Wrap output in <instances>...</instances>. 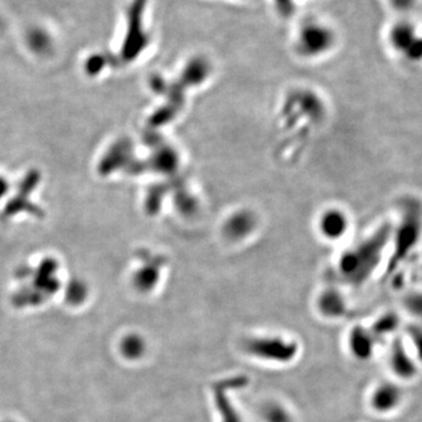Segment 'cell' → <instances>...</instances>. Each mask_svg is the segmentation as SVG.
I'll use <instances>...</instances> for the list:
<instances>
[{
	"instance_id": "6da1fadb",
	"label": "cell",
	"mask_w": 422,
	"mask_h": 422,
	"mask_svg": "<svg viewBox=\"0 0 422 422\" xmlns=\"http://www.w3.org/2000/svg\"><path fill=\"white\" fill-rule=\"evenodd\" d=\"M386 43L402 60L422 63V31L411 18H398L386 32Z\"/></svg>"
},
{
	"instance_id": "7a4b0ae2",
	"label": "cell",
	"mask_w": 422,
	"mask_h": 422,
	"mask_svg": "<svg viewBox=\"0 0 422 422\" xmlns=\"http://www.w3.org/2000/svg\"><path fill=\"white\" fill-rule=\"evenodd\" d=\"M335 31L322 21H310L303 26L299 34V47L310 55L326 53L335 46Z\"/></svg>"
},
{
	"instance_id": "3957f363",
	"label": "cell",
	"mask_w": 422,
	"mask_h": 422,
	"mask_svg": "<svg viewBox=\"0 0 422 422\" xmlns=\"http://www.w3.org/2000/svg\"><path fill=\"white\" fill-rule=\"evenodd\" d=\"M402 401L404 392L401 387L391 382H380L375 386L369 398V405L378 414L394 412L400 407Z\"/></svg>"
},
{
	"instance_id": "277c9868",
	"label": "cell",
	"mask_w": 422,
	"mask_h": 422,
	"mask_svg": "<svg viewBox=\"0 0 422 422\" xmlns=\"http://www.w3.org/2000/svg\"><path fill=\"white\" fill-rule=\"evenodd\" d=\"M323 232L326 237L339 239L349 230V217L340 210H330L323 218Z\"/></svg>"
},
{
	"instance_id": "5b68a950",
	"label": "cell",
	"mask_w": 422,
	"mask_h": 422,
	"mask_svg": "<svg viewBox=\"0 0 422 422\" xmlns=\"http://www.w3.org/2000/svg\"><path fill=\"white\" fill-rule=\"evenodd\" d=\"M375 339L371 335V332L366 328H355L351 335V350L355 353V358L369 359L371 358L374 351Z\"/></svg>"
},
{
	"instance_id": "8992f818",
	"label": "cell",
	"mask_w": 422,
	"mask_h": 422,
	"mask_svg": "<svg viewBox=\"0 0 422 422\" xmlns=\"http://www.w3.org/2000/svg\"><path fill=\"white\" fill-rule=\"evenodd\" d=\"M391 367L398 377L412 378L416 374L414 358L404 349H393L391 355Z\"/></svg>"
},
{
	"instance_id": "52a82bcc",
	"label": "cell",
	"mask_w": 422,
	"mask_h": 422,
	"mask_svg": "<svg viewBox=\"0 0 422 422\" xmlns=\"http://www.w3.org/2000/svg\"><path fill=\"white\" fill-rule=\"evenodd\" d=\"M389 9L398 14L399 18H409L419 5V0H385Z\"/></svg>"
},
{
	"instance_id": "ba28073f",
	"label": "cell",
	"mask_w": 422,
	"mask_h": 422,
	"mask_svg": "<svg viewBox=\"0 0 422 422\" xmlns=\"http://www.w3.org/2000/svg\"><path fill=\"white\" fill-rule=\"evenodd\" d=\"M407 308L416 315H422V292H414L407 297Z\"/></svg>"
},
{
	"instance_id": "9c48e42d",
	"label": "cell",
	"mask_w": 422,
	"mask_h": 422,
	"mask_svg": "<svg viewBox=\"0 0 422 422\" xmlns=\"http://www.w3.org/2000/svg\"><path fill=\"white\" fill-rule=\"evenodd\" d=\"M416 350H418V355L422 358V337L416 342Z\"/></svg>"
}]
</instances>
